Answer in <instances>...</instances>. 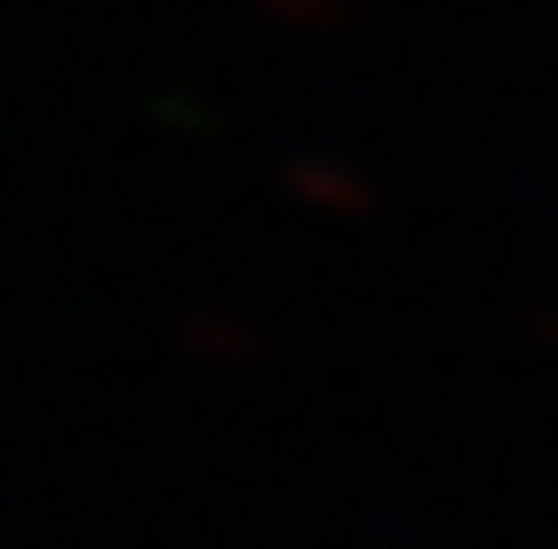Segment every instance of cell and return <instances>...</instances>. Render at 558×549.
<instances>
[]
</instances>
